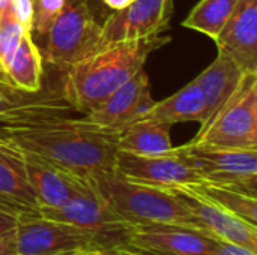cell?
<instances>
[{"mask_svg": "<svg viewBox=\"0 0 257 255\" xmlns=\"http://www.w3.org/2000/svg\"><path fill=\"white\" fill-rule=\"evenodd\" d=\"M116 138V134L90 128L71 117L36 125L0 126V143L83 179L113 171Z\"/></svg>", "mask_w": 257, "mask_h": 255, "instance_id": "1", "label": "cell"}, {"mask_svg": "<svg viewBox=\"0 0 257 255\" xmlns=\"http://www.w3.org/2000/svg\"><path fill=\"white\" fill-rule=\"evenodd\" d=\"M172 41L166 35L122 41L65 69L60 93L75 113L87 114L143 69L148 57Z\"/></svg>", "mask_w": 257, "mask_h": 255, "instance_id": "2", "label": "cell"}, {"mask_svg": "<svg viewBox=\"0 0 257 255\" xmlns=\"http://www.w3.org/2000/svg\"><path fill=\"white\" fill-rule=\"evenodd\" d=\"M93 191L128 225L181 224L197 227L196 218L170 191L126 180L114 171L86 177Z\"/></svg>", "mask_w": 257, "mask_h": 255, "instance_id": "3", "label": "cell"}, {"mask_svg": "<svg viewBox=\"0 0 257 255\" xmlns=\"http://www.w3.org/2000/svg\"><path fill=\"white\" fill-rule=\"evenodd\" d=\"M188 144L257 149V74H244L236 90Z\"/></svg>", "mask_w": 257, "mask_h": 255, "instance_id": "4", "label": "cell"}, {"mask_svg": "<svg viewBox=\"0 0 257 255\" xmlns=\"http://www.w3.org/2000/svg\"><path fill=\"white\" fill-rule=\"evenodd\" d=\"M203 182L257 198V149H226L182 144L173 147Z\"/></svg>", "mask_w": 257, "mask_h": 255, "instance_id": "5", "label": "cell"}, {"mask_svg": "<svg viewBox=\"0 0 257 255\" xmlns=\"http://www.w3.org/2000/svg\"><path fill=\"white\" fill-rule=\"evenodd\" d=\"M101 33L89 0H65L63 9L45 35V60L66 69L93 50Z\"/></svg>", "mask_w": 257, "mask_h": 255, "instance_id": "6", "label": "cell"}, {"mask_svg": "<svg viewBox=\"0 0 257 255\" xmlns=\"http://www.w3.org/2000/svg\"><path fill=\"white\" fill-rule=\"evenodd\" d=\"M15 243L18 255H72L93 249H120L90 231L41 215L18 219Z\"/></svg>", "mask_w": 257, "mask_h": 255, "instance_id": "7", "label": "cell"}, {"mask_svg": "<svg viewBox=\"0 0 257 255\" xmlns=\"http://www.w3.org/2000/svg\"><path fill=\"white\" fill-rule=\"evenodd\" d=\"M39 215L51 221L90 231L104 239L110 246L120 249H125L126 233L131 227L105 204L90 183L87 191L72 197L60 207H41Z\"/></svg>", "mask_w": 257, "mask_h": 255, "instance_id": "8", "label": "cell"}, {"mask_svg": "<svg viewBox=\"0 0 257 255\" xmlns=\"http://www.w3.org/2000/svg\"><path fill=\"white\" fill-rule=\"evenodd\" d=\"M218 239L200 228L181 224L133 225L125 251L131 255H208Z\"/></svg>", "mask_w": 257, "mask_h": 255, "instance_id": "9", "label": "cell"}, {"mask_svg": "<svg viewBox=\"0 0 257 255\" xmlns=\"http://www.w3.org/2000/svg\"><path fill=\"white\" fill-rule=\"evenodd\" d=\"M173 9V0H133L111 14L101 26L99 38L90 54L116 42L161 35L170 27Z\"/></svg>", "mask_w": 257, "mask_h": 255, "instance_id": "10", "label": "cell"}, {"mask_svg": "<svg viewBox=\"0 0 257 255\" xmlns=\"http://www.w3.org/2000/svg\"><path fill=\"white\" fill-rule=\"evenodd\" d=\"M113 171L120 177L163 189L181 188L203 182L194 168L172 149L164 155H134L117 150Z\"/></svg>", "mask_w": 257, "mask_h": 255, "instance_id": "11", "label": "cell"}, {"mask_svg": "<svg viewBox=\"0 0 257 255\" xmlns=\"http://www.w3.org/2000/svg\"><path fill=\"white\" fill-rule=\"evenodd\" d=\"M154 102L148 74L142 69L80 120L90 128L119 135L125 126L142 117Z\"/></svg>", "mask_w": 257, "mask_h": 255, "instance_id": "12", "label": "cell"}, {"mask_svg": "<svg viewBox=\"0 0 257 255\" xmlns=\"http://www.w3.org/2000/svg\"><path fill=\"white\" fill-rule=\"evenodd\" d=\"M74 108L62 93H30L0 83V126H23L69 117Z\"/></svg>", "mask_w": 257, "mask_h": 255, "instance_id": "13", "label": "cell"}, {"mask_svg": "<svg viewBox=\"0 0 257 255\" xmlns=\"http://www.w3.org/2000/svg\"><path fill=\"white\" fill-rule=\"evenodd\" d=\"M170 191L191 212L200 230L218 240L236 243L257 252V227L250 225L241 218L223 210L217 204L199 197L185 186L172 188Z\"/></svg>", "mask_w": 257, "mask_h": 255, "instance_id": "14", "label": "cell"}, {"mask_svg": "<svg viewBox=\"0 0 257 255\" xmlns=\"http://www.w3.org/2000/svg\"><path fill=\"white\" fill-rule=\"evenodd\" d=\"M215 44L245 74H257V0L238 2Z\"/></svg>", "mask_w": 257, "mask_h": 255, "instance_id": "15", "label": "cell"}, {"mask_svg": "<svg viewBox=\"0 0 257 255\" xmlns=\"http://www.w3.org/2000/svg\"><path fill=\"white\" fill-rule=\"evenodd\" d=\"M21 156L27 179L39 203V209L60 207L66 204L72 197L83 194L89 189L87 179L74 176L68 171L53 167L51 164L36 156L27 153H21Z\"/></svg>", "mask_w": 257, "mask_h": 255, "instance_id": "16", "label": "cell"}, {"mask_svg": "<svg viewBox=\"0 0 257 255\" xmlns=\"http://www.w3.org/2000/svg\"><path fill=\"white\" fill-rule=\"evenodd\" d=\"M0 209L24 216H39V203L27 179L23 156L0 143Z\"/></svg>", "mask_w": 257, "mask_h": 255, "instance_id": "17", "label": "cell"}, {"mask_svg": "<svg viewBox=\"0 0 257 255\" xmlns=\"http://www.w3.org/2000/svg\"><path fill=\"white\" fill-rule=\"evenodd\" d=\"M244 74L245 72L227 54L218 51L215 60L193 80L203 95L206 120H209L215 111L230 98L241 83Z\"/></svg>", "mask_w": 257, "mask_h": 255, "instance_id": "18", "label": "cell"}, {"mask_svg": "<svg viewBox=\"0 0 257 255\" xmlns=\"http://www.w3.org/2000/svg\"><path fill=\"white\" fill-rule=\"evenodd\" d=\"M142 119H149L167 125L185 122H199L202 125L206 120L203 95L197 84L191 81L175 95L160 102H154V105L142 116Z\"/></svg>", "mask_w": 257, "mask_h": 255, "instance_id": "19", "label": "cell"}, {"mask_svg": "<svg viewBox=\"0 0 257 255\" xmlns=\"http://www.w3.org/2000/svg\"><path fill=\"white\" fill-rule=\"evenodd\" d=\"M172 125L137 119L125 126L116 138V149L134 155H164L175 146L170 140Z\"/></svg>", "mask_w": 257, "mask_h": 255, "instance_id": "20", "label": "cell"}, {"mask_svg": "<svg viewBox=\"0 0 257 255\" xmlns=\"http://www.w3.org/2000/svg\"><path fill=\"white\" fill-rule=\"evenodd\" d=\"M42 74L41 51L36 47L32 33L24 32L8 68L11 86L30 93L39 92L42 90Z\"/></svg>", "mask_w": 257, "mask_h": 255, "instance_id": "21", "label": "cell"}, {"mask_svg": "<svg viewBox=\"0 0 257 255\" xmlns=\"http://www.w3.org/2000/svg\"><path fill=\"white\" fill-rule=\"evenodd\" d=\"M199 197L217 204L223 210L241 218L250 225L257 227V198L242 194L239 191L212 185L208 182H200L185 186Z\"/></svg>", "mask_w": 257, "mask_h": 255, "instance_id": "22", "label": "cell"}, {"mask_svg": "<svg viewBox=\"0 0 257 255\" xmlns=\"http://www.w3.org/2000/svg\"><path fill=\"white\" fill-rule=\"evenodd\" d=\"M239 0H200L182 21L185 29L200 32L217 39Z\"/></svg>", "mask_w": 257, "mask_h": 255, "instance_id": "23", "label": "cell"}, {"mask_svg": "<svg viewBox=\"0 0 257 255\" xmlns=\"http://www.w3.org/2000/svg\"><path fill=\"white\" fill-rule=\"evenodd\" d=\"M24 29L9 9V3L0 15V83L11 86L8 68L21 41Z\"/></svg>", "mask_w": 257, "mask_h": 255, "instance_id": "24", "label": "cell"}, {"mask_svg": "<svg viewBox=\"0 0 257 255\" xmlns=\"http://www.w3.org/2000/svg\"><path fill=\"white\" fill-rule=\"evenodd\" d=\"M65 0H33V30L42 38L63 9Z\"/></svg>", "mask_w": 257, "mask_h": 255, "instance_id": "25", "label": "cell"}, {"mask_svg": "<svg viewBox=\"0 0 257 255\" xmlns=\"http://www.w3.org/2000/svg\"><path fill=\"white\" fill-rule=\"evenodd\" d=\"M9 9L24 32H33V0H9Z\"/></svg>", "mask_w": 257, "mask_h": 255, "instance_id": "26", "label": "cell"}, {"mask_svg": "<svg viewBox=\"0 0 257 255\" xmlns=\"http://www.w3.org/2000/svg\"><path fill=\"white\" fill-rule=\"evenodd\" d=\"M208 255H257V252H253V251H250L241 245H236V243L218 240L215 248Z\"/></svg>", "mask_w": 257, "mask_h": 255, "instance_id": "27", "label": "cell"}, {"mask_svg": "<svg viewBox=\"0 0 257 255\" xmlns=\"http://www.w3.org/2000/svg\"><path fill=\"white\" fill-rule=\"evenodd\" d=\"M18 216L11 213V212H6V210H2L0 209V237L12 233L18 224Z\"/></svg>", "mask_w": 257, "mask_h": 255, "instance_id": "28", "label": "cell"}, {"mask_svg": "<svg viewBox=\"0 0 257 255\" xmlns=\"http://www.w3.org/2000/svg\"><path fill=\"white\" fill-rule=\"evenodd\" d=\"M72 255H131L125 249H93V251H84Z\"/></svg>", "mask_w": 257, "mask_h": 255, "instance_id": "29", "label": "cell"}, {"mask_svg": "<svg viewBox=\"0 0 257 255\" xmlns=\"http://www.w3.org/2000/svg\"><path fill=\"white\" fill-rule=\"evenodd\" d=\"M107 6H110L111 9H114V11H117V9H122V8H125L126 5H130L133 0H102Z\"/></svg>", "mask_w": 257, "mask_h": 255, "instance_id": "30", "label": "cell"}, {"mask_svg": "<svg viewBox=\"0 0 257 255\" xmlns=\"http://www.w3.org/2000/svg\"><path fill=\"white\" fill-rule=\"evenodd\" d=\"M8 3H9V0H0V15L5 11V8L8 6Z\"/></svg>", "mask_w": 257, "mask_h": 255, "instance_id": "31", "label": "cell"}]
</instances>
